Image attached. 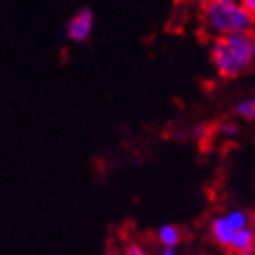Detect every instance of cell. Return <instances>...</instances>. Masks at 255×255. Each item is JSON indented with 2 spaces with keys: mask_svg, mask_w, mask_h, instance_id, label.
Listing matches in <instances>:
<instances>
[{
  "mask_svg": "<svg viewBox=\"0 0 255 255\" xmlns=\"http://www.w3.org/2000/svg\"><path fill=\"white\" fill-rule=\"evenodd\" d=\"M181 230L173 224H164L159 230V241L160 245H164V248H175L181 243Z\"/></svg>",
  "mask_w": 255,
  "mask_h": 255,
  "instance_id": "6",
  "label": "cell"
},
{
  "mask_svg": "<svg viewBox=\"0 0 255 255\" xmlns=\"http://www.w3.org/2000/svg\"><path fill=\"white\" fill-rule=\"evenodd\" d=\"M219 133H223L224 137H235L237 135V126L235 124H223L219 128Z\"/></svg>",
  "mask_w": 255,
  "mask_h": 255,
  "instance_id": "10",
  "label": "cell"
},
{
  "mask_svg": "<svg viewBox=\"0 0 255 255\" xmlns=\"http://www.w3.org/2000/svg\"><path fill=\"white\" fill-rule=\"evenodd\" d=\"M235 113L241 115L243 119H246V121H255V97L239 102L235 106Z\"/></svg>",
  "mask_w": 255,
  "mask_h": 255,
  "instance_id": "8",
  "label": "cell"
},
{
  "mask_svg": "<svg viewBox=\"0 0 255 255\" xmlns=\"http://www.w3.org/2000/svg\"><path fill=\"white\" fill-rule=\"evenodd\" d=\"M126 255H146V252H144L142 246L138 245H129L126 248Z\"/></svg>",
  "mask_w": 255,
  "mask_h": 255,
  "instance_id": "11",
  "label": "cell"
},
{
  "mask_svg": "<svg viewBox=\"0 0 255 255\" xmlns=\"http://www.w3.org/2000/svg\"><path fill=\"white\" fill-rule=\"evenodd\" d=\"M210 55L223 79H235L255 62V35L246 31L217 37L212 44Z\"/></svg>",
  "mask_w": 255,
  "mask_h": 255,
  "instance_id": "1",
  "label": "cell"
},
{
  "mask_svg": "<svg viewBox=\"0 0 255 255\" xmlns=\"http://www.w3.org/2000/svg\"><path fill=\"white\" fill-rule=\"evenodd\" d=\"M234 235H235V230L232 228V224L228 223L226 215L213 219V223H212V237L215 239V243H219V245L224 246V248H228V246L232 245V239H234Z\"/></svg>",
  "mask_w": 255,
  "mask_h": 255,
  "instance_id": "5",
  "label": "cell"
},
{
  "mask_svg": "<svg viewBox=\"0 0 255 255\" xmlns=\"http://www.w3.org/2000/svg\"><path fill=\"white\" fill-rule=\"evenodd\" d=\"M202 18L208 29L217 37L246 33L254 26V20L243 9L239 0H208L202 5Z\"/></svg>",
  "mask_w": 255,
  "mask_h": 255,
  "instance_id": "2",
  "label": "cell"
},
{
  "mask_svg": "<svg viewBox=\"0 0 255 255\" xmlns=\"http://www.w3.org/2000/svg\"><path fill=\"white\" fill-rule=\"evenodd\" d=\"M239 4L243 5V9L248 13L252 20L255 22V0H239Z\"/></svg>",
  "mask_w": 255,
  "mask_h": 255,
  "instance_id": "9",
  "label": "cell"
},
{
  "mask_svg": "<svg viewBox=\"0 0 255 255\" xmlns=\"http://www.w3.org/2000/svg\"><path fill=\"white\" fill-rule=\"evenodd\" d=\"M160 255H177V252H173V248H164Z\"/></svg>",
  "mask_w": 255,
  "mask_h": 255,
  "instance_id": "12",
  "label": "cell"
},
{
  "mask_svg": "<svg viewBox=\"0 0 255 255\" xmlns=\"http://www.w3.org/2000/svg\"><path fill=\"white\" fill-rule=\"evenodd\" d=\"M93 26H95V16H93V11L90 7H82L80 11H77L71 18L66 24V37L73 42L80 44L86 42L90 35L93 33Z\"/></svg>",
  "mask_w": 255,
  "mask_h": 255,
  "instance_id": "3",
  "label": "cell"
},
{
  "mask_svg": "<svg viewBox=\"0 0 255 255\" xmlns=\"http://www.w3.org/2000/svg\"><path fill=\"white\" fill-rule=\"evenodd\" d=\"M228 250L234 255H254L255 254V232L254 228L246 226L243 230H237L232 239V245Z\"/></svg>",
  "mask_w": 255,
  "mask_h": 255,
  "instance_id": "4",
  "label": "cell"
},
{
  "mask_svg": "<svg viewBox=\"0 0 255 255\" xmlns=\"http://www.w3.org/2000/svg\"><path fill=\"white\" fill-rule=\"evenodd\" d=\"M228 219V223L232 224V228L237 232V230H243L246 226H250V217H248V213L246 212H241V210H234V212H230L226 215Z\"/></svg>",
  "mask_w": 255,
  "mask_h": 255,
  "instance_id": "7",
  "label": "cell"
}]
</instances>
